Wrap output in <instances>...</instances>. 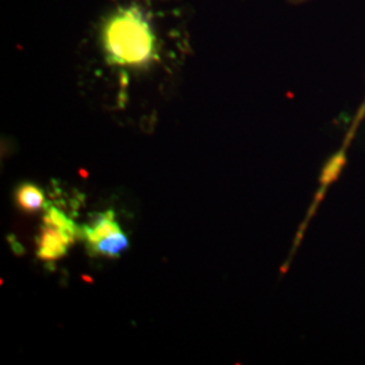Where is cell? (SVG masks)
<instances>
[{
	"instance_id": "8992f818",
	"label": "cell",
	"mask_w": 365,
	"mask_h": 365,
	"mask_svg": "<svg viewBox=\"0 0 365 365\" xmlns=\"http://www.w3.org/2000/svg\"><path fill=\"white\" fill-rule=\"evenodd\" d=\"M346 163V156H345V150H339V153H336L327 163V165L324 167L322 175L319 182L322 185L327 187L330 182L337 180V178L341 173V170H344V165Z\"/></svg>"
},
{
	"instance_id": "7a4b0ae2",
	"label": "cell",
	"mask_w": 365,
	"mask_h": 365,
	"mask_svg": "<svg viewBox=\"0 0 365 365\" xmlns=\"http://www.w3.org/2000/svg\"><path fill=\"white\" fill-rule=\"evenodd\" d=\"M80 240L86 242L92 256L107 259H119L129 249V240L113 210L98 214L90 223L81 226Z\"/></svg>"
},
{
	"instance_id": "5b68a950",
	"label": "cell",
	"mask_w": 365,
	"mask_h": 365,
	"mask_svg": "<svg viewBox=\"0 0 365 365\" xmlns=\"http://www.w3.org/2000/svg\"><path fill=\"white\" fill-rule=\"evenodd\" d=\"M43 223L46 225H52L56 227H60L63 230L69 232L71 235H76L78 238L81 237V227L76 226V223L72 221L66 212H63L61 210L46 205L45 207V214H43Z\"/></svg>"
},
{
	"instance_id": "6da1fadb",
	"label": "cell",
	"mask_w": 365,
	"mask_h": 365,
	"mask_svg": "<svg viewBox=\"0 0 365 365\" xmlns=\"http://www.w3.org/2000/svg\"><path fill=\"white\" fill-rule=\"evenodd\" d=\"M156 43L153 29L137 6L118 10L103 26V49L114 66L148 64L156 56Z\"/></svg>"
},
{
	"instance_id": "3957f363",
	"label": "cell",
	"mask_w": 365,
	"mask_h": 365,
	"mask_svg": "<svg viewBox=\"0 0 365 365\" xmlns=\"http://www.w3.org/2000/svg\"><path fill=\"white\" fill-rule=\"evenodd\" d=\"M78 240L76 235L43 223L37 240V256L39 260L53 262L64 257L71 245Z\"/></svg>"
},
{
	"instance_id": "277c9868",
	"label": "cell",
	"mask_w": 365,
	"mask_h": 365,
	"mask_svg": "<svg viewBox=\"0 0 365 365\" xmlns=\"http://www.w3.org/2000/svg\"><path fill=\"white\" fill-rule=\"evenodd\" d=\"M16 206L26 212H38L46 207V196L38 185L24 182L15 191Z\"/></svg>"
}]
</instances>
